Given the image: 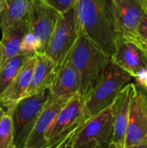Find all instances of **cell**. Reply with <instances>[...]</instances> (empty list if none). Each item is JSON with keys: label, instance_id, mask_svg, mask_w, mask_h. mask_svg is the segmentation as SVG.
Returning <instances> with one entry per match:
<instances>
[{"label": "cell", "instance_id": "277c9868", "mask_svg": "<svg viewBox=\"0 0 147 148\" xmlns=\"http://www.w3.org/2000/svg\"><path fill=\"white\" fill-rule=\"evenodd\" d=\"M112 105L84 121L65 148H106L113 138Z\"/></svg>", "mask_w": 147, "mask_h": 148}, {"label": "cell", "instance_id": "2e32d148", "mask_svg": "<svg viewBox=\"0 0 147 148\" xmlns=\"http://www.w3.org/2000/svg\"><path fill=\"white\" fill-rule=\"evenodd\" d=\"M31 82L26 95L30 96L49 89L57 70L56 64L44 53H36Z\"/></svg>", "mask_w": 147, "mask_h": 148}, {"label": "cell", "instance_id": "f1b7e54d", "mask_svg": "<svg viewBox=\"0 0 147 148\" xmlns=\"http://www.w3.org/2000/svg\"><path fill=\"white\" fill-rule=\"evenodd\" d=\"M1 62H2V46L0 43V67H1Z\"/></svg>", "mask_w": 147, "mask_h": 148}, {"label": "cell", "instance_id": "5b68a950", "mask_svg": "<svg viewBox=\"0 0 147 148\" xmlns=\"http://www.w3.org/2000/svg\"><path fill=\"white\" fill-rule=\"evenodd\" d=\"M85 121L83 102L78 94L61 109L46 135L42 148H64L68 140Z\"/></svg>", "mask_w": 147, "mask_h": 148}, {"label": "cell", "instance_id": "8fae6325", "mask_svg": "<svg viewBox=\"0 0 147 148\" xmlns=\"http://www.w3.org/2000/svg\"><path fill=\"white\" fill-rule=\"evenodd\" d=\"M147 141V101L142 92L137 88L132 100L126 130L125 148Z\"/></svg>", "mask_w": 147, "mask_h": 148}, {"label": "cell", "instance_id": "83f0119b", "mask_svg": "<svg viewBox=\"0 0 147 148\" xmlns=\"http://www.w3.org/2000/svg\"><path fill=\"white\" fill-rule=\"evenodd\" d=\"M4 114H5V111H4V109L3 108V107H2L1 104H0V119L2 118V116H3Z\"/></svg>", "mask_w": 147, "mask_h": 148}, {"label": "cell", "instance_id": "f546056e", "mask_svg": "<svg viewBox=\"0 0 147 148\" xmlns=\"http://www.w3.org/2000/svg\"><path fill=\"white\" fill-rule=\"evenodd\" d=\"M146 6H147V0H146Z\"/></svg>", "mask_w": 147, "mask_h": 148}, {"label": "cell", "instance_id": "6da1fadb", "mask_svg": "<svg viewBox=\"0 0 147 148\" xmlns=\"http://www.w3.org/2000/svg\"><path fill=\"white\" fill-rule=\"evenodd\" d=\"M75 10L81 35L111 59L117 38L111 0H77Z\"/></svg>", "mask_w": 147, "mask_h": 148}, {"label": "cell", "instance_id": "5bb4252c", "mask_svg": "<svg viewBox=\"0 0 147 148\" xmlns=\"http://www.w3.org/2000/svg\"><path fill=\"white\" fill-rule=\"evenodd\" d=\"M35 55L31 56L25 62L14 80L0 95V104L7 114H11L16 105L26 95L31 82L33 68L36 61Z\"/></svg>", "mask_w": 147, "mask_h": 148}, {"label": "cell", "instance_id": "e0dca14e", "mask_svg": "<svg viewBox=\"0 0 147 148\" xmlns=\"http://www.w3.org/2000/svg\"><path fill=\"white\" fill-rule=\"evenodd\" d=\"M29 31L27 16L2 30V62L1 66L10 58L21 53V44Z\"/></svg>", "mask_w": 147, "mask_h": 148}, {"label": "cell", "instance_id": "ba28073f", "mask_svg": "<svg viewBox=\"0 0 147 148\" xmlns=\"http://www.w3.org/2000/svg\"><path fill=\"white\" fill-rule=\"evenodd\" d=\"M49 99V89L24 97L11 113L15 148H23Z\"/></svg>", "mask_w": 147, "mask_h": 148}, {"label": "cell", "instance_id": "4316f807", "mask_svg": "<svg viewBox=\"0 0 147 148\" xmlns=\"http://www.w3.org/2000/svg\"><path fill=\"white\" fill-rule=\"evenodd\" d=\"M138 89H139V88H138ZM139 90L142 92V94L144 95V96H145V98H146V100L147 101V89H139Z\"/></svg>", "mask_w": 147, "mask_h": 148}, {"label": "cell", "instance_id": "d4e9b609", "mask_svg": "<svg viewBox=\"0 0 147 148\" xmlns=\"http://www.w3.org/2000/svg\"><path fill=\"white\" fill-rule=\"evenodd\" d=\"M129 148H147V141L144 142V143H141V144H139V145H136V146H133V147H131Z\"/></svg>", "mask_w": 147, "mask_h": 148}, {"label": "cell", "instance_id": "44dd1931", "mask_svg": "<svg viewBox=\"0 0 147 148\" xmlns=\"http://www.w3.org/2000/svg\"><path fill=\"white\" fill-rule=\"evenodd\" d=\"M39 52V44L35 36L28 31L24 36L21 44V53L27 55H35Z\"/></svg>", "mask_w": 147, "mask_h": 148}, {"label": "cell", "instance_id": "30bf717a", "mask_svg": "<svg viewBox=\"0 0 147 148\" xmlns=\"http://www.w3.org/2000/svg\"><path fill=\"white\" fill-rule=\"evenodd\" d=\"M111 6L117 37L136 40L138 27L147 10L146 0H111Z\"/></svg>", "mask_w": 147, "mask_h": 148}, {"label": "cell", "instance_id": "52a82bcc", "mask_svg": "<svg viewBox=\"0 0 147 148\" xmlns=\"http://www.w3.org/2000/svg\"><path fill=\"white\" fill-rule=\"evenodd\" d=\"M111 60L126 71L139 89H147V56L135 39L118 36Z\"/></svg>", "mask_w": 147, "mask_h": 148}, {"label": "cell", "instance_id": "7c38bea8", "mask_svg": "<svg viewBox=\"0 0 147 148\" xmlns=\"http://www.w3.org/2000/svg\"><path fill=\"white\" fill-rule=\"evenodd\" d=\"M80 91V77L71 63L65 60L57 69L49 88V101H69Z\"/></svg>", "mask_w": 147, "mask_h": 148}, {"label": "cell", "instance_id": "9c48e42d", "mask_svg": "<svg viewBox=\"0 0 147 148\" xmlns=\"http://www.w3.org/2000/svg\"><path fill=\"white\" fill-rule=\"evenodd\" d=\"M60 13L43 0H29L27 19L29 31L39 44V52L44 53Z\"/></svg>", "mask_w": 147, "mask_h": 148}, {"label": "cell", "instance_id": "7a4b0ae2", "mask_svg": "<svg viewBox=\"0 0 147 148\" xmlns=\"http://www.w3.org/2000/svg\"><path fill=\"white\" fill-rule=\"evenodd\" d=\"M80 77L79 95L83 101L105 69L110 58L81 35L67 58Z\"/></svg>", "mask_w": 147, "mask_h": 148}, {"label": "cell", "instance_id": "484cf974", "mask_svg": "<svg viewBox=\"0 0 147 148\" xmlns=\"http://www.w3.org/2000/svg\"><path fill=\"white\" fill-rule=\"evenodd\" d=\"M106 148H122V147H119L118 145H116L115 143H113V142H110V144Z\"/></svg>", "mask_w": 147, "mask_h": 148}, {"label": "cell", "instance_id": "603a6c76", "mask_svg": "<svg viewBox=\"0 0 147 148\" xmlns=\"http://www.w3.org/2000/svg\"><path fill=\"white\" fill-rule=\"evenodd\" d=\"M136 40L139 42H147V10H146L139 25L137 29Z\"/></svg>", "mask_w": 147, "mask_h": 148}, {"label": "cell", "instance_id": "7402d4cb", "mask_svg": "<svg viewBox=\"0 0 147 148\" xmlns=\"http://www.w3.org/2000/svg\"><path fill=\"white\" fill-rule=\"evenodd\" d=\"M47 4L54 8L60 14L74 8L77 0H43Z\"/></svg>", "mask_w": 147, "mask_h": 148}, {"label": "cell", "instance_id": "3957f363", "mask_svg": "<svg viewBox=\"0 0 147 148\" xmlns=\"http://www.w3.org/2000/svg\"><path fill=\"white\" fill-rule=\"evenodd\" d=\"M133 77L111 59L83 102L85 120H88L113 102L120 91Z\"/></svg>", "mask_w": 147, "mask_h": 148}, {"label": "cell", "instance_id": "d6986e66", "mask_svg": "<svg viewBox=\"0 0 147 148\" xmlns=\"http://www.w3.org/2000/svg\"><path fill=\"white\" fill-rule=\"evenodd\" d=\"M33 55L20 53L0 67V95L14 80L25 62Z\"/></svg>", "mask_w": 147, "mask_h": 148}, {"label": "cell", "instance_id": "4fadbf2b", "mask_svg": "<svg viewBox=\"0 0 147 148\" xmlns=\"http://www.w3.org/2000/svg\"><path fill=\"white\" fill-rule=\"evenodd\" d=\"M136 90L137 88L135 83H128L120 91L112 103L113 127L112 142L122 148H125L126 130L129 118L130 108Z\"/></svg>", "mask_w": 147, "mask_h": 148}, {"label": "cell", "instance_id": "ac0fdd59", "mask_svg": "<svg viewBox=\"0 0 147 148\" xmlns=\"http://www.w3.org/2000/svg\"><path fill=\"white\" fill-rule=\"evenodd\" d=\"M29 0H0L1 30L27 16Z\"/></svg>", "mask_w": 147, "mask_h": 148}, {"label": "cell", "instance_id": "cb8c5ba5", "mask_svg": "<svg viewBox=\"0 0 147 148\" xmlns=\"http://www.w3.org/2000/svg\"><path fill=\"white\" fill-rule=\"evenodd\" d=\"M138 42H139V41H138ZM139 43L140 47L142 48L143 51L145 52V54L147 56V42H139Z\"/></svg>", "mask_w": 147, "mask_h": 148}, {"label": "cell", "instance_id": "8992f818", "mask_svg": "<svg viewBox=\"0 0 147 148\" xmlns=\"http://www.w3.org/2000/svg\"><path fill=\"white\" fill-rule=\"evenodd\" d=\"M80 36L81 33L74 7L60 14L44 54L56 64L58 69L67 58Z\"/></svg>", "mask_w": 147, "mask_h": 148}, {"label": "cell", "instance_id": "9a60e30c", "mask_svg": "<svg viewBox=\"0 0 147 148\" xmlns=\"http://www.w3.org/2000/svg\"><path fill=\"white\" fill-rule=\"evenodd\" d=\"M66 101H47L23 148H42L46 135Z\"/></svg>", "mask_w": 147, "mask_h": 148}, {"label": "cell", "instance_id": "ffe728a7", "mask_svg": "<svg viewBox=\"0 0 147 148\" xmlns=\"http://www.w3.org/2000/svg\"><path fill=\"white\" fill-rule=\"evenodd\" d=\"M0 148H15L12 118L7 113L0 119Z\"/></svg>", "mask_w": 147, "mask_h": 148}]
</instances>
